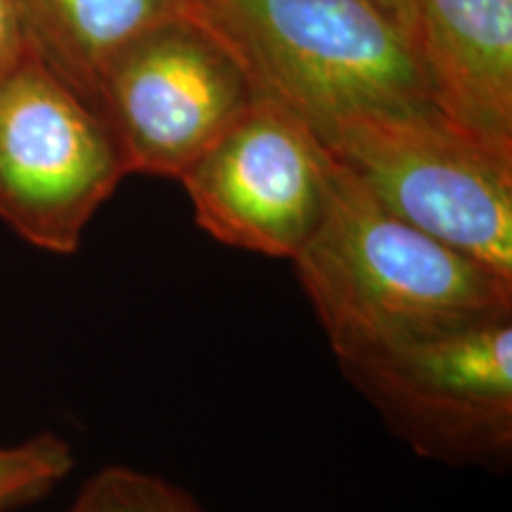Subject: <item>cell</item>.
Returning a JSON list of instances; mask_svg holds the SVG:
<instances>
[{"mask_svg":"<svg viewBox=\"0 0 512 512\" xmlns=\"http://www.w3.org/2000/svg\"><path fill=\"white\" fill-rule=\"evenodd\" d=\"M411 36L434 105L512 152V0H413Z\"/></svg>","mask_w":512,"mask_h":512,"instance_id":"8","label":"cell"},{"mask_svg":"<svg viewBox=\"0 0 512 512\" xmlns=\"http://www.w3.org/2000/svg\"><path fill=\"white\" fill-rule=\"evenodd\" d=\"M318 138L382 207L512 280V152L437 105L354 114Z\"/></svg>","mask_w":512,"mask_h":512,"instance_id":"3","label":"cell"},{"mask_svg":"<svg viewBox=\"0 0 512 512\" xmlns=\"http://www.w3.org/2000/svg\"><path fill=\"white\" fill-rule=\"evenodd\" d=\"M256 88L214 19H174L138 36L102 74L95 110L126 174L176 178L238 121Z\"/></svg>","mask_w":512,"mask_h":512,"instance_id":"6","label":"cell"},{"mask_svg":"<svg viewBox=\"0 0 512 512\" xmlns=\"http://www.w3.org/2000/svg\"><path fill=\"white\" fill-rule=\"evenodd\" d=\"M74 470V451L53 432L0 444V512H12L46 498Z\"/></svg>","mask_w":512,"mask_h":512,"instance_id":"11","label":"cell"},{"mask_svg":"<svg viewBox=\"0 0 512 512\" xmlns=\"http://www.w3.org/2000/svg\"><path fill=\"white\" fill-rule=\"evenodd\" d=\"M31 55L27 22L19 0H0V81Z\"/></svg>","mask_w":512,"mask_h":512,"instance_id":"12","label":"cell"},{"mask_svg":"<svg viewBox=\"0 0 512 512\" xmlns=\"http://www.w3.org/2000/svg\"><path fill=\"white\" fill-rule=\"evenodd\" d=\"M31 50L95 107L105 69L138 36L174 19L207 22L200 0H19Z\"/></svg>","mask_w":512,"mask_h":512,"instance_id":"9","label":"cell"},{"mask_svg":"<svg viewBox=\"0 0 512 512\" xmlns=\"http://www.w3.org/2000/svg\"><path fill=\"white\" fill-rule=\"evenodd\" d=\"M337 363L418 456L494 470L510 463L512 316L403 339Z\"/></svg>","mask_w":512,"mask_h":512,"instance_id":"4","label":"cell"},{"mask_svg":"<svg viewBox=\"0 0 512 512\" xmlns=\"http://www.w3.org/2000/svg\"><path fill=\"white\" fill-rule=\"evenodd\" d=\"M126 176L100 112L31 50L0 81V221L36 249L74 254Z\"/></svg>","mask_w":512,"mask_h":512,"instance_id":"5","label":"cell"},{"mask_svg":"<svg viewBox=\"0 0 512 512\" xmlns=\"http://www.w3.org/2000/svg\"><path fill=\"white\" fill-rule=\"evenodd\" d=\"M292 264L337 361L512 316V280L399 219L335 157L328 207Z\"/></svg>","mask_w":512,"mask_h":512,"instance_id":"1","label":"cell"},{"mask_svg":"<svg viewBox=\"0 0 512 512\" xmlns=\"http://www.w3.org/2000/svg\"><path fill=\"white\" fill-rule=\"evenodd\" d=\"M377 3L384 5L392 15L399 19L403 27L408 29L411 34V24H413V0H377ZM413 38V36H411Z\"/></svg>","mask_w":512,"mask_h":512,"instance_id":"13","label":"cell"},{"mask_svg":"<svg viewBox=\"0 0 512 512\" xmlns=\"http://www.w3.org/2000/svg\"><path fill=\"white\" fill-rule=\"evenodd\" d=\"M67 512H204L200 503L169 479L110 465L95 472Z\"/></svg>","mask_w":512,"mask_h":512,"instance_id":"10","label":"cell"},{"mask_svg":"<svg viewBox=\"0 0 512 512\" xmlns=\"http://www.w3.org/2000/svg\"><path fill=\"white\" fill-rule=\"evenodd\" d=\"M256 93L323 133L339 119L434 105L408 29L377 0H200Z\"/></svg>","mask_w":512,"mask_h":512,"instance_id":"2","label":"cell"},{"mask_svg":"<svg viewBox=\"0 0 512 512\" xmlns=\"http://www.w3.org/2000/svg\"><path fill=\"white\" fill-rule=\"evenodd\" d=\"M181 183L211 238L292 261L328 207L332 155L297 112L256 95Z\"/></svg>","mask_w":512,"mask_h":512,"instance_id":"7","label":"cell"}]
</instances>
